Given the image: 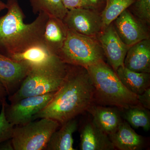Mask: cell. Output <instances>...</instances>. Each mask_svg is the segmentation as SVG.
Segmentation results:
<instances>
[{
	"instance_id": "obj_1",
	"label": "cell",
	"mask_w": 150,
	"mask_h": 150,
	"mask_svg": "<svg viewBox=\"0 0 150 150\" xmlns=\"http://www.w3.org/2000/svg\"><path fill=\"white\" fill-rule=\"evenodd\" d=\"M94 102V89L87 70L68 64L64 80L47 105L34 115L37 118H49L61 125L87 111Z\"/></svg>"
},
{
	"instance_id": "obj_2",
	"label": "cell",
	"mask_w": 150,
	"mask_h": 150,
	"mask_svg": "<svg viewBox=\"0 0 150 150\" xmlns=\"http://www.w3.org/2000/svg\"><path fill=\"white\" fill-rule=\"evenodd\" d=\"M8 11L0 18V53L8 57L35 45L43 44V33L48 15L38 13L32 23L23 22L24 13L18 1L8 6Z\"/></svg>"
},
{
	"instance_id": "obj_3",
	"label": "cell",
	"mask_w": 150,
	"mask_h": 150,
	"mask_svg": "<svg viewBox=\"0 0 150 150\" xmlns=\"http://www.w3.org/2000/svg\"><path fill=\"white\" fill-rule=\"evenodd\" d=\"M86 69L93 87L94 101L98 104L122 110L139 104L138 96L126 88L116 73L104 61Z\"/></svg>"
},
{
	"instance_id": "obj_4",
	"label": "cell",
	"mask_w": 150,
	"mask_h": 150,
	"mask_svg": "<svg viewBox=\"0 0 150 150\" xmlns=\"http://www.w3.org/2000/svg\"><path fill=\"white\" fill-rule=\"evenodd\" d=\"M68 64L61 60L31 68L21 85L9 100L13 103L28 97L56 92L67 74Z\"/></svg>"
},
{
	"instance_id": "obj_5",
	"label": "cell",
	"mask_w": 150,
	"mask_h": 150,
	"mask_svg": "<svg viewBox=\"0 0 150 150\" xmlns=\"http://www.w3.org/2000/svg\"><path fill=\"white\" fill-rule=\"evenodd\" d=\"M67 64L87 69L104 61V53L96 37L79 34L69 29L67 39L57 54Z\"/></svg>"
},
{
	"instance_id": "obj_6",
	"label": "cell",
	"mask_w": 150,
	"mask_h": 150,
	"mask_svg": "<svg viewBox=\"0 0 150 150\" xmlns=\"http://www.w3.org/2000/svg\"><path fill=\"white\" fill-rule=\"evenodd\" d=\"M60 126L58 121L43 118L17 126L11 139L14 150L45 149L51 135Z\"/></svg>"
},
{
	"instance_id": "obj_7",
	"label": "cell",
	"mask_w": 150,
	"mask_h": 150,
	"mask_svg": "<svg viewBox=\"0 0 150 150\" xmlns=\"http://www.w3.org/2000/svg\"><path fill=\"white\" fill-rule=\"evenodd\" d=\"M56 92L28 97L8 105L5 111L7 120L12 125L21 126L33 120V117L43 109L53 98Z\"/></svg>"
},
{
	"instance_id": "obj_8",
	"label": "cell",
	"mask_w": 150,
	"mask_h": 150,
	"mask_svg": "<svg viewBox=\"0 0 150 150\" xmlns=\"http://www.w3.org/2000/svg\"><path fill=\"white\" fill-rule=\"evenodd\" d=\"M63 20L69 29L87 36L96 37L103 29L100 14L88 8L70 10Z\"/></svg>"
},
{
	"instance_id": "obj_9",
	"label": "cell",
	"mask_w": 150,
	"mask_h": 150,
	"mask_svg": "<svg viewBox=\"0 0 150 150\" xmlns=\"http://www.w3.org/2000/svg\"><path fill=\"white\" fill-rule=\"evenodd\" d=\"M98 40L105 57L116 72L119 67L124 66V60L130 47L121 40L112 23L100 32Z\"/></svg>"
},
{
	"instance_id": "obj_10",
	"label": "cell",
	"mask_w": 150,
	"mask_h": 150,
	"mask_svg": "<svg viewBox=\"0 0 150 150\" xmlns=\"http://www.w3.org/2000/svg\"><path fill=\"white\" fill-rule=\"evenodd\" d=\"M112 23L121 40L129 47L149 38L143 22L136 18L128 9L123 12Z\"/></svg>"
},
{
	"instance_id": "obj_11",
	"label": "cell",
	"mask_w": 150,
	"mask_h": 150,
	"mask_svg": "<svg viewBox=\"0 0 150 150\" xmlns=\"http://www.w3.org/2000/svg\"><path fill=\"white\" fill-rule=\"evenodd\" d=\"M31 67L29 65L13 60L0 53V82L7 94L11 96L18 85L21 84Z\"/></svg>"
},
{
	"instance_id": "obj_12",
	"label": "cell",
	"mask_w": 150,
	"mask_h": 150,
	"mask_svg": "<svg viewBox=\"0 0 150 150\" xmlns=\"http://www.w3.org/2000/svg\"><path fill=\"white\" fill-rule=\"evenodd\" d=\"M124 66L136 72L150 73L149 38L141 40L129 47Z\"/></svg>"
},
{
	"instance_id": "obj_13",
	"label": "cell",
	"mask_w": 150,
	"mask_h": 150,
	"mask_svg": "<svg viewBox=\"0 0 150 150\" xmlns=\"http://www.w3.org/2000/svg\"><path fill=\"white\" fill-rule=\"evenodd\" d=\"M68 30L69 28L63 20L48 16L43 33V44L57 56L67 39Z\"/></svg>"
},
{
	"instance_id": "obj_14",
	"label": "cell",
	"mask_w": 150,
	"mask_h": 150,
	"mask_svg": "<svg viewBox=\"0 0 150 150\" xmlns=\"http://www.w3.org/2000/svg\"><path fill=\"white\" fill-rule=\"evenodd\" d=\"M80 148L81 150L115 149L109 137L92 121L86 123L81 131Z\"/></svg>"
},
{
	"instance_id": "obj_15",
	"label": "cell",
	"mask_w": 150,
	"mask_h": 150,
	"mask_svg": "<svg viewBox=\"0 0 150 150\" xmlns=\"http://www.w3.org/2000/svg\"><path fill=\"white\" fill-rule=\"evenodd\" d=\"M87 111L92 115V121L96 126L108 137L116 131L123 121L119 111L114 108L92 105Z\"/></svg>"
},
{
	"instance_id": "obj_16",
	"label": "cell",
	"mask_w": 150,
	"mask_h": 150,
	"mask_svg": "<svg viewBox=\"0 0 150 150\" xmlns=\"http://www.w3.org/2000/svg\"><path fill=\"white\" fill-rule=\"evenodd\" d=\"M109 137L115 149L118 150H139L145 146L144 138L137 134L125 121H122Z\"/></svg>"
},
{
	"instance_id": "obj_17",
	"label": "cell",
	"mask_w": 150,
	"mask_h": 150,
	"mask_svg": "<svg viewBox=\"0 0 150 150\" xmlns=\"http://www.w3.org/2000/svg\"><path fill=\"white\" fill-rule=\"evenodd\" d=\"M8 57L15 61L25 63L31 68L43 66L61 60L43 44L32 46L23 52L12 54Z\"/></svg>"
},
{
	"instance_id": "obj_18",
	"label": "cell",
	"mask_w": 150,
	"mask_h": 150,
	"mask_svg": "<svg viewBox=\"0 0 150 150\" xmlns=\"http://www.w3.org/2000/svg\"><path fill=\"white\" fill-rule=\"evenodd\" d=\"M51 135L46 149L48 150H75L73 135L76 131L78 122L74 118L61 125Z\"/></svg>"
},
{
	"instance_id": "obj_19",
	"label": "cell",
	"mask_w": 150,
	"mask_h": 150,
	"mask_svg": "<svg viewBox=\"0 0 150 150\" xmlns=\"http://www.w3.org/2000/svg\"><path fill=\"white\" fill-rule=\"evenodd\" d=\"M116 73L126 88L137 96L150 87V73L136 72L124 66L119 67Z\"/></svg>"
},
{
	"instance_id": "obj_20",
	"label": "cell",
	"mask_w": 150,
	"mask_h": 150,
	"mask_svg": "<svg viewBox=\"0 0 150 150\" xmlns=\"http://www.w3.org/2000/svg\"><path fill=\"white\" fill-rule=\"evenodd\" d=\"M29 1L35 14L45 13L48 16L63 20L69 11L62 0H29Z\"/></svg>"
},
{
	"instance_id": "obj_21",
	"label": "cell",
	"mask_w": 150,
	"mask_h": 150,
	"mask_svg": "<svg viewBox=\"0 0 150 150\" xmlns=\"http://www.w3.org/2000/svg\"><path fill=\"white\" fill-rule=\"evenodd\" d=\"M136 0H105V5L100 16L103 29L108 26Z\"/></svg>"
},
{
	"instance_id": "obj_22",
	"label": "cell",
	"mask_w": 150,
	"mask_h": 150,
	"mask_svg": "<svg viewBox=\"0 0 150 150\" xmlns=\"http://www.w3.org/2000/svg\"><path fill=\"white\" fill-rule=\"evenodd\" d=\"M148 110L140 104L134 105L123 110V118L134 128L141 127L148 131L150 129V114Z\"/></svg>"
},
{
	"instance_id": "obj_23",
	"label": "cell",
	"mask_w": 150,
	"mask_h": 150,
	"mask_svg": "<svg viewBox=\"0 0 150 150\" xmlns=\"http://www.w3.org/2000/svg\"><path fill=\"white\" fill-rule=\"evenodd\" d=\"M135 15L144 23L150 22V0H136L132 5Z\"/></svg>"
},
{
	"instance_id": "obj_24",
	"label": "cell",
	"mask_w": 150,
	"mask_h": 150,
	"mask_svg": "<svg viewBox=\"0 0 150 150\" xmlns=\"http://www.w3.org/2000/svg\"><path fill=\"white\" fill-rule=\"evenodd\" d=\"M6 102L1 103V110L0 112V143L11 139L12 137L14 126L7 120L5 111Z\"/></svg>"
},
{
	"instance_id": "obj_25",
	"label": "cell",
	"mask_w": 150,
	"mask_h": 150,
	"mask_svg": "<svg viewBox=\"0 0 150 150\" xmlns=\"http://www.w3.org/2000/svg\"><path fill=\"white\" fill-rule=\"evenodd\" d=\"M105 3V0H82V8L98 12V10L101 8Z\"/></svg>"
},
{
	"instance_id": "obj_26",
	"label": "cell",
	"mask_w": 150,
	"mask_h": 150,
	"mask_svg": "<svg viewBox=\"0 0 150 150\" xmlns=\"http://www.w3.org/2000/svg\"><path fill=\"white\" fill-rule=\"evenodd\" d=\"M139 104L147 109H150V88H148L141 94L138 95Z\"/></svg>"
},
{
	"instance_id": "obj_27",
	"label": "cell",
	"mask_w": 150,
	"mask_h": 150,
	"mask_svg": "<svg viewBox=\"0 0 150 150\" xmlns=\"http://www.w3.org/2000/svg\"><path fill=\"white\" fill-rule=\"evenodd\" d=\"M62 1L68 10L82 6V0H62Z\"/></svg>"
},
{
	"instance_id": "obj_28",
	"label": "cell",
	"mask_w": 150,
	"mask_h": 150,
	"mask_svg": "<svg viewBox=\"0 0 150 150\" xmlns=\"http://www.w3.org/2000/svg\"><path fill=\"white\" fill-rule=\"evenodd\" d=\"M13 146L11 139L0 143V150H13Z\"/></svg>"
},
{
	"instance_id": "obj_29",
	"label": "cell",
	"mask_w": 150,
	"mask_h": 150,
	"mask_svg": "<svg viewBox=\"0 0 150 150\" xmlns=\"http://www.w3.org/2000/svg\"><path fill=\"white\" fill-rule=\"evenodd\" d=\"M17 1V0H0V12L7 8L8 6Z\"/></svg>"
},
{
	"instance_id": "obj_30",
	"label": "cell",
	"mask_w": 150,
	"mask_h": 150,
	"mask_svg": "<svg viewBox=\"0 0 150 150\" xmlns=\"http://www.w3.org/2000/svg\"><path fill=\"white\" fill-rule=\"evenodd\" d=\"M6 95L7 93L4 88L0 82V102L1 103L6 102Z\"/></svg>"
},
{
	"instance_id": "obj_31",
	"label": "cell",
	"mask_w": 150,
	"mask_h": 150,
	"mask_svg": "<svg viewBox=\"0 0 150 150\" xmlns=\"http://www.w3.org/2000/svg\"><path fill=\"white\" fill-rule=\"evenodd\" d=\"M0 18H1V17H0Z\"/></svg>"
}]
</instances>
